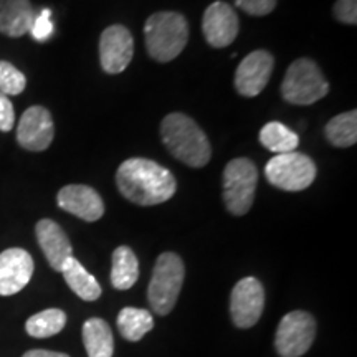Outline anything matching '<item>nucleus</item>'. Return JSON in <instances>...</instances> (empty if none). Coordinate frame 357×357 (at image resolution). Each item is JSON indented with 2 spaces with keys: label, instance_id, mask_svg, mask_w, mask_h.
<instances>
[{
  "label": "nucleus",
  "instance_id": "c85d7f7f",
  "mask_svg": "<svg viewBox=\"0 0 357 357\" xmlns=\"http://www.w3.org/2000/svg\"><path fill=\"white\" fill-rule=\"evenodd\" d=\"M15 124V111L12 101L0 93V131L8 132Z\"/></svg>",
  "mask_w": 357,
  "mask_h": 357
},
{
  "label": "nucleus",
  "instance_id": "ddd939ff",
  "mask_svg": "<svg viewBox=\"0 0 357 357\" xmlns=\"http://www.w3.org/2000/svg\"><path fill=\"white\" fill-rule=\"evenodd\" d=\"M275 60L265 50L252 52L235 71V88L242 96H258L270 82Z\"/></svg>",
  "mask_w": 357,
  "mask_h": 357
},
{
  "label": "nucleus",
  "instance_id": "7ed1b4c3",
  "mask_svg": "<svg viewBox=\"0 0 357 357\" xmlns=\"http://www.w3.org/2000/svg\"><path fill=\"white\" fill-rule=\"evenodd\" d=\"M146 48L151 58L167 63L181 55L189 42V24L177 12H158L146 20Z\"/></svg>",
  "mask_w": 357,
  "mask_h": 357
},
{
  "label": "nucleus",
  "instance_id": "a878e982",
  "mask_svg": "<svg viewBox=\"0 0 357 357\" xmlns=\"http://www.w3.org/2000/svg\"><path fill=\"white\" fill-rule=\"evenodd\" d=\"M52 12L48 8H45L38 17H35L32 29L29 33H32V37L37 42H47L48 38L53 35V22H52Z\"/></svg>",
  "mask_w": 357,
  "mask_h": 357
},
{
  "label": "nucleus",
  "instance_id": "6ab92c4d",
  "mask_svg": "<svg viewBox=\"0 0 357 357\" xmlns=\"http://www.w3.org/2000/svg\"><path fill=\"white\" fill-rule=\"evenodd\" d=\"M83 344L88 357H113L114 337L109 324L101 318H89L83 324Z\"/></svg>",
  "mask_w": 357,
  "mask_h": 357
},
{
  "label": "nucleus",
  "instance_id": "a211bd4d",
  "mask_svg": "<svg viewBox=\"0 0 357 357\" xmlns=\"http://www.w3.org/2000/svg\"><path fill=\"white\" fill-rule=\"evenodd\" d=\"M60 273L68 284L71 291L82 298L84 301H96L101 296L102 289L98 283L95 276L88 273L84 266L79 263L75 257H70L68 260L63 263Z\"/></svg>",
  "mask_w": 357,
  "mask_h": 357
},
{
  "label": "nucleus",
  "instance_id": "1a4fd4ad",
  "mask_svg": "<svg viewBox=\"0 0 357 357\" xmlns=\"http://www.w3.org/2000/svg\"><path fill=\"white\" fill-rule=\"evenodd\" d=\"M265 307V289L253 276L240 280L230 294V314L236 328L248 329L260 321Z\"/></svg>",
  "mask_w": 357,
  "mask_h": 357
},
{
  "label": "nucleus",
  "instance_id": "6e6552de",
  "mask_svg": "<svg viewBox=\"0 0 357 357\" xmlns=\"http://www.w3.org/2000/svg\"><path fill=\"white\" fill-rule=\"evenodd\" d=\"M316 337V321L306 311H291L281 318L275 336L276 352L281 357H301Z\"/></svg>",
  "mask_w": 357,
  "mask_h": 357
},
{
  "label": "nucleus",
  "instance_id": "2eb2a0df",
  "mask_svg": "<svg viewBox=\"0 0 357 357\" xmlns=\"http://www.w3.org/2000/svg\"><path fill=\"white\" fill-rule=\"evenodd\" d=\"M58 207L84 222L100 220L105 213L101 195L89 185L71 184L58 192Z\"/></svg>",
  "mask_w": 357,
  "mask_h": 357
},
{
  "label": "nucleus",
  "instance_id": "393cba45",
  "mask_svg": "<svg viewBox=\"0 0 357 357\" xmlns=\"http://www.w3.org/2000/svg\"><path fill=\"white\" fill-rule=\"evenodd\" d=\"M25 86V75L8 61H0V93L6 96H15L20 95Z\"/></svg>",
  "mask_w": 357,
  "mask_h": 357
},
{
  "label": "nucleus",
  "instance_id": "cd10ccee",
  "mask_svg": "<svg viewBox=\"0 0 357 357\" xmlns=\"http://www.w3.org/2000/svg\"><path fill=\"white\" fill-rule=\"evenodd\" d=\"M334 17L347 25L357 24V0H337L334 3Z\"/></svg>",
  "mask_w": 357,
  "mask_h": 357
},
{
  "label": "nucleus",
  "instance_id": "5701e85b",
  "mask_svg": "<svg viewBox=\"0 0 357 357\" xmlns=\"http://www.w3.org/2000/svg\"><path fill=\"white\" fill-rule=\"evenodd\" d=\"M65 326H66L65 311L58 310V307H50V310L40 311L37 314L30 316L25 323V329L32 337L45 339L61 333Z\"/></svg>",
  "mask_w": 357,
  "mask_h": 357
},
{
  "label": "nucleus",
  "instance_id": "412c9836",
  "mask_svg": "<svg viewBox=\"0 0 357 357\" xmlns=\"http://www.w3.org/2000/svg\"><path fill=\"white\" fill-rule=\"evenodd\" d=\"M154 328V319L147 310L142 307H123L118 314V329L129 342H137Z\"/></svg>",
  "mask_w": 357,
  "mask_h": 357
},
{
  "label": "nucleus",
  "instance_id": "423d86ee",
  "mask_svg": "<svg viewBox=\"0 0 357 357\" xmlns=\"http://www.w3.org/2000/svg\"><path fill=\"white\" fill-rule=\"evenodd\" d=\"M258 184L255 164L247 158L230 160L223 171V200L234 215H245L252 208Z\"/></svg>",
  "mask_w": 357,
  "mask_h": 357
},
{
  "label": "nucleus",
  "instance_id": "b1692460",
  "mask_svg": "<svg viewBox=\"0 0 357 357\" xmlns=\"http://www.w3.org/2000/svg\"><path fill=\"white\" fill-rule=\"evenodd\" d=\"M326 137L336 147H349L357 142V111L337 114L326 124Z\"/></svg>",
  "mask_w": 357,
  "mask_h": 357
},
{
  "label": "nucleus",
  "instance_id": "39448f33",
  "mask_svg": "<svg viewBox=\"0 0 357 357\" xmlns=\"http://www.w3.org/2000/svg\"><path fill=\"white\" fill-rule=\"evenodd\" d=\"M329 84L323 77V71L310 58L293 61L284 75L281 84V96L284 101L298 106L314 105L328 95Z\"/></svg>",
  "mask_w": 357,
  "mask_h": 357
},
{
  "label": "nucleus",
  "instance_id": "0eeeda50",
  "mask_svg": "<svg viewBox=\"0 0 357 357\" xmlns=\"http://www.w3.org/2000/svg\"><path fill=\"white\" fill-rule=\"evenodd\" d=\"M265 176L271 185L287 192L307 189L316 177V166L306 154L287 153L276 154L268 160Z\"/></svg>",
  "mask_w": 357,
  "mask_h": 357
},
{
  "label": "nucleus",
  "instance_id": "dca6fc26",
  "mask_svg": "<svg viewBox=\"0 0 357 357\" xmlns=\"http://www.w3.org/2000/svg\"><path fill=\"white\" fill-rule=\"evenodd\" d=\"M35 234H37L38 245L47 261L50 263L53 270L60 271L63 263L73 257V247H71L68 235L50 218H42L35 227Z\"/></svg>",
  "mask_w": 357,
  "mask_h": 357
},
{
  "label": "nucleus",
  "instance_id": "f03ea898",
  "mask_svg": "<svg viewBox=\"0 0 357 357\" xmlns=\"http://www.w3.org/2000/svg\"><path fill=\"white\" fill-rule=\"evenodd\" d=\"M162 142L174 158L189 167H204L212 158L211 142L199 124L182 113H171L160 123Z\"/></svg>",
  "mask_w": 357,
  "mask_h": 357
},
{
  "label": "nucleus",
  "instance_id": "f257e3e1",
  "mask_svg": "<svg viewBox=\"0 0 357 357\" xmlns=\"http://www.w3.org/2000/svg\"><path fill=\"white\" fill-rule=\"evenodd\" d=\"M116 184L123 197L142 207L167 202L177 189L176 177L171 171L142 158L124 160L116 172Z\"/></svg>",
  "mask_w": 357,
  "mask_h": 357
},
{
  "label": "nucleus",
  "instance_id": "4be33fe9",
  "mask_svg": "<svg viewBox=\"0 0 357 357\" xmlns=\"http://www.w3.org/2000/svg\"><path fill=\"white\" fill-rule=\"evenodd\" d=\"M260 142L271 153L287 154L296 151L298 144H300V137L284 124L271 121L261 128Z\"/></svg>",
  "mask_w": 357,
  "mask_h": 357
},
{
  "label": "nucleus",
  "instance_id": "20e7f679",
  "mask_svg": "<svg viewBox=\"0 0 357 357\" xmlns=\"http://www.w3.org/2000/svg\"><path fill=\"white\" fill-rule=\"evenodd\" d=\"M184 276L185 268L181 257L172 252L159 255L147 288V300L155 314L166 316L174 310L181 294Z\"/></svg>",
  "mask_w": 357,
  "mask_h": 357
},
{
  "label": "nucleus",
  "instance_id": "f8f14e48",
  "mask_svg": "<svg viewBox=\"0 0 357 357\" xmlns=\"http://www.w3.org/2000/svg\"><path fill=\"white\" fill-rule=\"evenodd\" d=\"M238 15L225 2H213L205 8L202 32L208 45L213 48H225L235 42L238 35Z\"/></svg>",
  "mask_w": 357,
  "mask_h": 357
},
{
  "label": "nucleus",
  "instance_id": "c756f323",
  "mask_svg": "<svg viewBox=\"0 0 357 357\" xmlns=\"http://www.w3.org/2000/svg\"><path fill=\"white\" fill-rule=\"evenodd\" d=\"M22 357H70L68 354H63V352H53V351H45V349H32L25 352Z\"/></svg>",
  "mask_w": 357,
  "mask_h": 357
},
{
  "label": "nucleus",
  "instance_id": "f3484780",
  "mask_svg": "<svg viewBox=\"0 0 357 357\" xmlns=\"http://www.w3.org/2000/svg\"><path fill=\"white\" fill-rule=\"evenodd\" d=\"M35 13L30 0H0V32L20 38L30 32Z\"/></svg>",
  "mask_w": 357,
  "mask_h": 357
},
{
  "label": "nucleus",
  "instance_id": "bb28decb",
  "mask_svg": "<svg viewBox=\"0 0 357 357\" xmlns=\"http://www.w3.org/2000/svg\"><path fill=\"white\" fill-rule=\"evenodd\" d=\"M236 7L242 8L243 12L250 13V15H268L275 10L276 0H235Z\"/></svg>",
  "mask_w": 357,
  "mask_h": 357
},
{
  "label": "nucleus",
  "instance_id": "9b49d317",
  "mask_svg": "<svg viewBox=\"0 0 357 357\" xmlns=\"http://www.w3.org/2000/svg\"><path fill=\"white\" fill-rule=\"evenodd\" d=\"M55 136V124L50 111L43 106H32L22 114L19 126H17V141L26 151L48 149Z\"/></svg>",
  "mask_w": 357,
  "mask_h": 357
},
{
  "label": "nucleus",
  "instance_id": "aec40b11",
  "mask_svg": "<svg viewBox=\"0 0 357 357\" xmlns=\"http://www.w3.org/2000/svg\"><path fill=\"white\" fill-rule=\"evenodd\" d=\"M139 278V263L129 247H118L111 257V284L119 291L132 288Z\"/></svg>",
  "mask_w": 357,
  "mask_h": 357
},
{
  "label": "nucleus",
  "instance_id": "4468645a",
  "mask_svg": "<svg viewBox=\"0 0 357 357\" xmlns=\"http://www.w3.org/2000/svg\"><path fill=\"white\" fill-rule=\"evenodd\" d=\"M33 260L24 248H8L0 253V296H12L30 283Z\"/></svg>",
  "mask_w": 357,
  "mask_h": 357
},
{
  "label": "nucleus",
  "instance_id": "9d476101",
  "mask_svg": "<svg viewBox=\"0 0 357 357\" xmlns=\"http://www.w3.org/2000/svg\"><path fill=\"white\" fill-rule=\"evenodd\" d=\"M134 55V38L126 26L111 25L100 38V61L102 70L118 75L131 63Z\"/></svg>",
  "mask_w": 357,
  "mask_h": 357
}]
</instances>
